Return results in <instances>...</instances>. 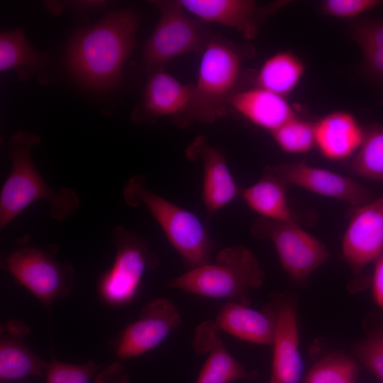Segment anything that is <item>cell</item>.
<instances>
[{
    "label": "cell",
    "instance_id": "44dd1931",
    "mask_svg": "<svg viewBox=\"0 0 383 383\" xmlns=\"http://www.w3.org/2000/svg\"><path fill=\"white\" fill-rule=\"evenodd\" d=\"M49 64V55L34 48L21 28L1 33V72L18 68L19 78L26 81L35 74L45 71Z\"/></svg>",
    "mask_w": 383,
    "mask_h": 383
},
{
    "label": "cell",
    "instance_id": "6da1fadb",
    "mask_svg": "<svg viewBox=\"0 0 383 383\" xmlns=\"http://www.w3.org/2000/svg\"><path fill=\"white\" fill-rule=\"evenodd\" d=\"M137 14L129 9L113 11L96 23L78 30L65 54L67 66L83 85L98 91L116 87L134 49Z\"/></svg>",
    "mask_w": 383,
    "mask_h": 383
},
{
    "label": "cell",
    "instance_id": "7a4b0ae2",
    "mask_svg": "<svg viewBox=\"0 0 383 383\" xmlns=\"http://www.w3.org/2000/svg\"><path fill=\"white\" fill-rule=\"evenodd\" d=\"M40 142L38 135L24 130L10 139L8 154L11 168L0 192L1 230L38 201L48 204L50 216L59 222L68 219L80 206V199L74 190L67 187L53 190L38 171L31 153Z\"/></svg>",
    "mask_w": 383,
    "mask_h": 383
},
{
    "label": "cell",
    "instance_id": "3957f363",
    "mask_svg": "<svg viewBox=\"0 0 383 383\" xmlns=\"http://www.w3.org/2000/svg\"><path fill=\"white\" fill-rule=\"evenodd\" d=\"M265 274L248 248L232 245L221 250L213 262L192 268L169 285L201 296L226 298L249 305V292L263 284Z\"/></svg>",
    "mask_w": 383,
    "mask_h": 383
},
{
    "label": "cell",
    "instance_id": "4dcf8cb0",
    "mask_svg": "<svg viewBox=\"0 0 383 383\" xmlns=\"http://www.w3.org/2000/svg\"><path fill=\"white\" fill-rule=\"evenodd\" d=\"M382 4L379 0H326L321 4L320 10L330 16L353 18Z\"/></svg>",
    "mask_w": 383,
    "mask_h": 383
},
{
    "label": "cell",
    "instance_id": "277c9868",
    "mask_svg": "<svg viewBox=\"0 0 383 383\" xmlns=\"http://www.w3.org/2000/svg\"><path fill=\"white\" fill-rule=\"evenodd\" d=\"M242 55L232 43L213 36L202 50L189 118L210 124L224 116L237 93Z\"/></svg>",
    "mask_w": 383,
    "mask_h": 383
},
{
    "label": "cell",
    "instance_id": "7c38bea8",
    "mask_svg": "<svg viewBox=\"0 0 383 383\" xmlns=\"http://www.w3.org/2000/svg\"><path fill=\"white\" fill-rule=\"evenodd\" d=\"M342 243L343 255L355 273L383 252V194L355 207Z\"/></svg>",
    "mask_w": 383,
    "mask_h": 383
},
{
    "label": "cell",
    "instance_id": "f546056e",
    "mask_svg": "<svg viewBox=\"0 0 383 383\" xmlns=\"http://www.w3.org/2000/svg\"><path fill=\"white\" fill-rule=\"evenodd\" d=\"M356 353L364 365L383 383V328L370 333L357 345Z\"/></svg>",
    "mask_w": 383,
    "mask_h": 383
},
{
    "label": "cell",
    "instance_id": "d6a6232c",
    "mask_svg": "<svg viewBox=\"0 0 383 383\" xmlns=\"http://www.w3.org/2000/svg\"><path fill=\"white\" fill-rule=\"evenodd\" d=\"M372 293L376 304L383 309V252L375 261Z\"/></svg>",
    "mask_w": 383,
    "mask_h": 383
},
{
    "label": "cell",
    "instance_id": "484cf974",
    "mask_svg": "<svg viewBox=\"0 0 383 383\" xmlns=\"http://www.w3.org/2000/svg\"><path fill=\"white\" fill-rule=\"evenodd\" d=\"M351 170L372 180H383V127L373 126L352 158Z\"/></svg>",
    "mask_w": 383,
    "mask_h": 383
},
{
    "label": "cell",
    "instance_id": "2e32d148",
    "mask_svg": "<svg viewBox=\"0 0 383 383\" xmlns=\"http://www.w3.org/2000/svg\"><path fill=\"white\" fill-rule=\"evenodd\" d=\"M190 158L200 159L204 166L202 199L211 216L233 201L239 190L228 167L223 151L206 145L201 138L193 142L187 150Z\"/></svg>",
    "mask_w": 383,
    "mask_h": 383
},
{
    "label": "cell",
    "instance_id": "8fae6325",
    "mask_svg": "<svg viewBox=\"0 0 383 383\" xmlns=\"http://www.w3.org/2000/svg\"><path fill=\"white\" fill-rule=\"evenodd\" d=\"M181 321L179 311L170 300H152L144 306L139 318L123 331L116 345V355L128 359L155 348Z\"/></svg>",
    "mask_w": 383,
    "mask_h": 383
},
{
    "label": "cell",
    "instance_id": "9c48e42d",
    "mask_svg": "<svg viewBox=\"0 0 383 383\" xmlns=\"http://www.w3.org/2000/svg\"><path fill=\"white\" fill-rule=\"evenodd\" d=\"M2 265L47 306L67 293L74 279L70 264L60 263L49 252L36 247L16 248L4 260Z\"/></svg>",
    "mask_w": 383,
    "mask_h": 383
},
{
    "label": "cell",
    "instance_id": "ac0fdd59",
    "mask_svg": "<svg viewBox=\"0 0 383 383\" xmlns=\"http://www.w3.org/2000/svg\"><path fill=\"white\" fill-rule=\"evenodd\" d=\"M229 105L250 123L271 133L296 117L284 96L260 87L238 91Z\"/></svg>",
    "mask_w": 383,
    "mask_h": 383
},
{
    "label": "cell",
    "instance_id": "603a6c76",
    "mask_svg": "<svg viewBox=\"0 0 383 383\" xmlns=\"http://www.w3.org/2000/svg\"><path fill=\"white\" fill-rule=\"evenodd\" d=\"M304 71V65L297 56L287 51L278 52L261 65L257 87L284 97L296 88Z\"/></svg>",
    "mask_w": 383,
    "mask_h": 383
},
{
    "label": "cell",
    "instance_id": "d4e9b609",
    "mask_svg": "<svg viewBox=\"0 0 383 383\" xmlns=\"http://www.w3.org/2000/svg\"><path fill=\"white\" fill-rule=\"evenodd\" d=\"M48 363L35 355L20 341L3 338L0 344V378L16 380L40 376L46 371Z\"/></svg>",
    "mask_w": 383,
    "mask_h": 383
},
{
    "label": "cell",
    "instance_id": "1f68e13d",
    "mask_svg": "<svg viewBox=\"0 0 383 383\" xmlns=\"http://www.w3.org/2000/svg\"><path fill=\"white\" fill-rule=\"evenodd\" d=\"M95 383L131 382L123 366L119 362H116L101 372L96 377Z\"/></svg>",
    "mask_w": 383,
    "mask_h": 383
},
{
    "label": "cell",
    "instance_id": "cb8c5ba5",
    "mask_svg": "<svg viewBox=\"0 0 383 383\" xmlns=\"http://www.w3.org/2000/svg\"><path fill=\"white\" fill-rule=\"evenodd\" d=\"M350 37L361 51L363 73L383 85V18L355 23L350 29Z\"/></svg>",
    "mask_w": 383,
    "mask_h": 383
},
{
    "label": "cell",
    "instance_id": "9a60e30c",
    "mask_svg": "<svg viewBox=\"0 0 383 383\" xmlns=\"http://www.w3.org/2000/svg\"><path fill=\"white\" fill-rule=\"evenodd\" d=\"M272 371L270 383H298L304 366L299 350L296 311L287 301H281L275 312Z\"/></svg>",
    "mask_w": 383,
    "mask_h": 383
},
{
    "label": "cell",
    "instance_id": "d6986e66",
    "mask_svg": "<svg viewBox=\"0 0 383 383\" xmlns=\"http://www.w3.org/2000/svg\"><path fill=\"white\" fill-rule=\"evenodd\" d=\"M213 323L218 331L243 340L272 345L275 313L257 311L248 305L231 301L220 309Z\"/></svg>",
    "mask_w": 383,
    "mask_h": 383
},
{
    "label": "cell",
    "instance_id": "5b68a950",
    "mask_svg": "<svg viewBox=\"0 0 383 383\" xmlns=\"http://www.w3.org/2000/svg\"><path fill=\"white\" fill-rule=\"evenodd\" d=\"M123 196L128 205L147 209L191 269L210 262L213 242L195 214L149 190L141 175L128 179Z\"/></svg>",
    "mask_w": 383,
    "mask_h": 383
},
{
    "label": "cell",
    "instance_id": "30bf717a",
    "mask_svg": "<svg viewBox=\"0 0 383 383\" xmlns=\"http://www.w3.org/2000/svg\"><path fill=\"white\" fill-rule=\"evenodd\" d=\"M265 174L277 178L285 185L299 187L355 207L372 200L370 192L355 180L304 162L269 166L265 168Z\"/></svg>",
    "mask_w": 383,
    "mask_h": 383
},
{
    "label": "cell",
    "instance_id": "f1b7e54d",
    "mask_svg": "<svg viewBox=\"0 0 383 383\" xmlns=\"http://www.w3.org/2000/svg\"><path fill=\"white\" fill-rule=\"evenodd\" d=\"M97 370L92 361L74 365L53 360L45 371L46 383H90Z\"/></svg>",
    "mask_w": 383,
    "mask_h": 383
},
{
    "label": "cell",
    "instance_id": "7402d4cb",
    "mask_svg": "<svg viewBox=\"0 0 383 383\" xmlns=\"http://www.w3.org/2000/svg\"><path fill=\"white\" fill-rule=\"evenodd\" d=\"M242 196L262 218L298 223L289 204L286 185L270 174H264L260 181L243 190Z\"/></svg>",
    "mask_w": 383,
    "mask_h": 383
},
{
    "label": "cell",
    "instance_id": "4fadbf2b",
    "mask_svg": "<svg viewBox=\"0 0 383 383\" xmlns=\"http://www.w3.org/2000/svg\"><path fill=\"white\" fill-rule=\"evenodd\" d=\"M179 1L195 18L234 28L247 39L253 38L262 21L284 4L281 1L260 7L251 0Z\"/></svg>",
    "mask_w": 383,
    "mask_h": 383
},
{
    "label": "cell",
    "instance_id": "5bb4252c",
    "mask_svg": "<svg viewBox=\"0 0 383 383\" xmlns=\"http://www.w3.org/2000/svg\"><path fill=\"white\" fill-rule=\"evenodd\" d=\"M148 72L141 103L133 115L134 119L150 122L160 116L189 118L194 84H183L163 68Z\"/></svg>",
    "mask_w": 383,
    "mask_h": 383
},
{
    "label": "cell",
    "instance_id": "83f0119b",
    "mask_svg": "<svg viewBox=\"0 0 383 383\" xmlns=\"http://www.w3.org/2000/svg\"><path fill=\"white\" fill-rule=\"evenodd\" d=\"M272 135L277 145L289 153H306L316 145L314 123L297 116L272 132Z\"/></svg>",
    "mask_w": 383,
    "mask_h": 383
},
{
    "label": "cell",
    "instance_id": "ba28073f",
    "mask_svg": "<svg viewBox=\"0 0 383 383\" xmlns=\"http://www.w3.org/2000/svg\"><path fill=\"white\" fill-rule=\"evenodd\" d=\"M251 233L272 242L282 266L296 282L305 280L328 258L325 245L296 222L261 217L252 224Z\"/></svg>",
    "mask_w": 383,
    "mask_h": 383
},
{
    "label": "cell",
    "instance_id": "4316f807",
    "mask_svg": "<svg viewBox=\"0 0 383 383\" xmlns=\"http://www.w3.org/2000/svg\"><path fill=\"white\" fill-rule=\"evenodd\" d=\"M357 370L356 362L350 357L330 355L311 368L305 383H355Z\"/></svg>",
    "mask_w": 383,
    "mask_h": 383
},
{
    "label": "cell",
    "instance_id": "e0dca14e",
    "mask_svg": "<svg viewBox=\"0 0 383 383\" xmlns=\"http://www.w3.org/2000/svg\"><path fill=\"white\" fill-rule=\"evenodd\" d=\"M316 145L331 160L354 155L365 135L357 119L345 111L331 112L314 123Z\"/></svg>",
    "mask_w": 383,
    "mask_h": 383
},
{
    "label": "cell",
    "instance_id": "8992f818",
    "mask_svg": "<svg viewBox=\"0 0 383 383\" xmlns=\"http://www.w3.org/2000/svg\"><path fill=\"white\" fill-rule=\"evenodd\" d=\"M155 3L160 18L143 51V62L148 72L163 68L189 52H202L212 37L206 23L189 16L179 0Z\"/></svg>",
    "mask_w": 383,
    "mask_h": 383
},
{
    "label": "cell",
    "instance_id": "52a82bcc",
    "mask_svg": "<svg viewBox=\"0 0 383 383\" xmlns=\"http://www.w3.org/2000/svg\"><path fill=\"white\" fill-rule=\"evenodd\" d=\"M111 238L116 246L115 258L101 277L99 291L106 302L123 306L133 300L146 270L156 267L158 259L142 238L123 226L114 228Z\"/></svg>",
    "mask_w": 383,
    "mask_h": 383
},
{
    "label": "cell",
    "instance_id": "ffe728a7",
    "mask_svg": "<svg viewBox=\"0 0 383 383\" xmlns=\"http://www.w3.org/2000/svg\"><path fill=\"white\" fill-rule=\"evenodd\" d=\"M218 331L211 322L204 323L197 331L195 346L203 345L209 355L195 383H233L250 376L226 350Z\"/></svg>",
    "mask_w": 383,
    "mask_h": 383
}]
</instances>
